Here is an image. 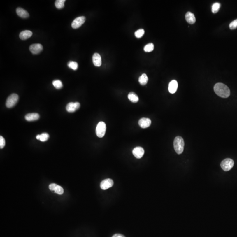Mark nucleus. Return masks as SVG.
Masks as SVG:
<instances>
[{
	"mask_svg": "<svg viewBox=\"0 0 237 237\" xmlns=\"http://www.w3.org/2000/svg\"><path fill=\"white\" fill-rule=\"evenodd\" d=\"M214 91L216 94L223 98H227L230 95V90L227 86L223 83H217L214 87Z\"/></svg>",
	"mask_w": 237,
	"mask_h": 237,
	"instance_id": "nucleus-1",
	"label": "nucleus"
},
{
	"mask_svg": "<svg viewBox=\"0 0 237 237\" xmlns=\"http://www.w3.org/2000/svg\"><path fill=\"white\" fill-rule=\"evenodd\" d=\"M174 150L178 154H181L184 151L185 142L182 137L177 136L173 141Z\"/></svg>",
	"mask_w": 237,
	"mask_h": 237,
	"instance_id": "nucleus-2",
	"label": "nucleus"
},
{
	"mask_svg": "<svg viewBox=\"0 0 237 237\" xmlns=\"http://www.w3.org/2000/svg\"><path fill=\"white\" fill-rule=\"evenodd\" d=\"M19 96L16 94H13L8 98L6 101V106L8 108L13 107L19 100Z\"/></svg>",
	"mask_w": 237,
	"mask_h": 237,
	"instance_id": "nucleus-3",
	"label": "nucleus"
},
{
	"mask_svg": "<svg viewBox=\"0 0 237 237\" xmlns=\"http://www.w3.org/2000/svg\"><path fill=\"white\" fill-rule=\"evenodd\" d=\"M106 130V126L104 122H99L96 128V134L99 138H101L105 136Z\"/></svg>",
	"mask_w": 237,
	"mask_h": 237,
	"instance_id": "nucleus-4",
	"label": "nucleus"
},
{
	"mask_svg": "<svg viewBox=\"0 0 237 237\" xmlns=\"http://www.w3.org/2000/svg\"><path fill=\"white\" fill-rule=\"evenodd\" d=\"M234 165V162L232 159L229 158L224 159L220 164L221 168L225 171H228L231 170L233 167Z\"/></svg>",
	"mask_w": 237,
	"mask_h": 237,
	"instance_id": "nucleus-5",
	"label": "nucleus"
},
{
	"mask_svg": "<svg viewBox=\"0 0 237 237\" xmlns=\"http://www.w3.org/2000/svg\"><path fill=\"white\" fill-rule=\"evenodd\" d=\"M86 21L85 16H80L76 18L72 23V27L73 29H77L80 27Z\"/></svg>",
	"mask_w": 237,
	"mask_h": 237,
	"instance_id": "nucleus-6",
	"label": "nucleus"
},
{
	"mask_svg": "<svg viewBox=\"0 0 237 237\" xmlns=\"http://www.w3.org/2000/svg\"><path fill=\"white\" fill-rule=\"evenodd\" d=\"M80 107V104L78 102H70L66 106V109L69 113H74Z\"/></svg>",
	"mask_w": 237,
	"mask_h": 237,
	"instance_id": "nucleus-7",
	"label": "nucleus"
},
{
	"mask_svg": "<svg viewBox=\"0 0 237 237\" xmlns=\"http://www.w3.org/2000/svg\"><path fill=\"white\" fill-rule=\"evenodd\" d=\"M43 47L41 44H34L31 45L29 49L32 54L34 55L38 54L43 50Z\"/></svg>",
	"mask_w": 237,
	"mask_h": 237,
	"instance_id": "nucleus-8",
	"label": "nucleus"
},
{
	"mask_svg": "<svg viewBox=\"0 0 237 237\" xmlns=\"http://www.w3.org/2000/svg\"><path fill=\"white\" fill-rule=\"evenodd\" d=\"M113 184V181L111 179H106L101 181L100 184V187L102 190H107L112 187Z\"/></svg>",
	"mask_w": 237,
	"mask_h": 237,
	"instance_id": "nucleus-9",
	"label": "nucleus"
},
{
	"mask_svg": "<svg viewBox=\"0 0 237 237\" xmlns=\"http://www.w3.org/2000/svg\"><path fill=\"white\" fill-rule=\"evenodd\" d=\"M133 154L137 159H140L144 155L145 151L143 148L141 147H137L133 150Z\"/></svg>",
	"mask_w": 237,
	"mask_h": 237,
	"instance_id": "nucleus-10",
	"label": "nucleus"
},
{
	"mask_svg": "<svg viewBox=\"0 0 237 237\" xmlns=\"http://www.w3.org/2000/svg\"><path fill=\"white\" fill-rule=\"evenodd\" d=\"M138 124L141 128H148L151 125V120L149 118H142L139 120Z\"/></svg>",
	"mask_w": 237,
	"mask_h": 237,
	"instance_id": "nucleus-11",
	"label": "nucleus"
},
{
	"mask_svg": "<svg viewBox=\"0 0 237 237\" xmlns=\"http://www.w3.org/2000/svg\"><path fill=\"white\" fill-rule=\"evenodd\" d=\"M40 118L39 114L36 113H31L26 115L25 116V119L29 122L34 121L38 120Z\"/></svg>",
	"mask_w": 237,
	"mask_h": 237,
	"instance_id": "nucleus-12",
	"label": "nucleus"
},
{
	"mask_svg": "<svg viewBox=\"0 0 237 237\" xmlns=\"http://www.w3.org/2000/svg\"><path fill=\"white\" fill-rule=\"evenodd\" d=\"M178 88V82L176 80H173L170 82L169 85L168 90L170 93H175L177 92Z\"/></svg>",
	"mask_w": 237,
	"mask_h": 237,
	"instance_id": "nucleus-13",
	"label": "nucleus"
},
{
	"mask_svg": "<svg viewBox=\"0 0 237 237\" xmlns=\"http://www.w3.org/2000/svg\"><path fill=\"white\" fill-rule=\"evenodd\" d=\"M92 61L93 64L95 66L99 67L101 66V56L99 53H95L92 56Z\"/></svg>",
	"mask_w": 237,
	"mask_h": 237,
	"instance_id": "nucleus-14",
	"label": "nucleus"
},
{
	"mask_svg": "<svg viewBox=\"0 0 237 237\" xmlns=\"http://www.w3.org/2000/svg\"><path fill=\"white\" fill-rule=\"evenodd\" d=\"M33 35V33L30 30H26L21 32L20 34V38L22 40H25L30 38Z\"/></svg>",
	"mask_w": 237,
	"mask_h": 237,
	"instance_id": "nucleus-15",
	"label": "nucleus"
},
{
	"mask_svg": "<svg viewBox=\"0 0 237 237\" xmlns=\"http://www.w3.org/2000/svg\"><path fill=\"white\" fill-rule=\"evenodd\" d=\"M185 19L187 22L191 24H194L196 21V19L194 14L191 12H187L185 15Z\"/></svg>",
	"mask_w": 237,
	"mask_h": 237,
	"instance_id": "nucleus-16",
	"label": "nucleus"
},
{
	"mask_svg": "<svg viewBox=\"0 0 237 237\" xmlns=\"http://www.w3.org/2000/svg\"><path fill=\"white\" fill-rule=\"evenodd\" d=\"M16 13L18 16L22 18H27L29 16V14L25 9L21 8H18L16 9Z\"/></svg>",
	"mask_w": 237,
	"mask_h": 237,
	"instance_id": "nucleus-17",
	"label": "nucleus"
},
{
	"mask_svg": "<svg viewBox=\"0 0 237 237\" xmlns=\"http://www.w3.org/2000/svg\"><path fill=\"white\" fill-rule=\"evenodd\" d=\"M148 78L146 74L144 73L141 75L138 79V81L141 85H145L147 84Z\"/></svg>",
	"mask_w": 237,
	"mask_h": 237,
	"instance_id": "nucleus-18",
	"label": "nucleus"
},
{
	"mask_svg": "<svg viewBox=\"0 0 237 237\" xmlns=\"http://www.w3.org/2000/svg\"><path fill=\"white\" fill-rule=\"evenodd\" d=\"M128 98L131 102L133 103H137L138 101L139 98L138 95L134 92H130L128 94Z\"/></svg>",
	"mask_w": 237,
	"mask_h": 237,
	"instance_id": "nucleus-19",
	"label": "nucleus"
},
{
	"mask_svg": "<svg viewBox=\"0 0 237 237\" xmlns=\"http://www.w3.org/2000/svg\"><path fill=\"white\" fill-rule=\"evenodd\" d=\"M66 0H57L55 1V6L56 8L58 9H62L64 8L65 5L64 3Z\"/></svg>",
	"mask_w": 237,
	"mask_h": 237,
	"instance_id": "nucleus-20",
	"label": "nucleus"
},
{
	"mask_svg": "<svg viewBox=\"0 0 237 237\" xmlns=\"http://www.w3.org/2000/svg\"><path fill=\"white\" fill-rule=\"evenodd\" d=\"M53 85L54 87L57 89H60L63 87L62 82L61 80H54L52 82Z\"/></svg>",
	"mask_w": 237,
	"mask_h": 237,
	"instance_id": "nucleus-21",
	"label": "nucleus"
},
{
	"mask_svg": "<svg viewBox=\"0 0 237 237\" xmlns=\"http://www.w3.org/2000/svg\"><path fill=\"white\" fill-rule=\"evenodd\" d=\"M220 3L218 2H216L214 3L212 7V12L213 13H216L218 12L220 8Z\"/></svg>",
	"mask_w": 237,
	"mask_h": 237,
	"instance_id": "nucleus-22",
	"label": "nucleus"
},
{
	"mask_svg": "<svg viewBox=\"0 0 237 237\" xmlns=\"http://www.w3.org/2000/svg\"><path fill=\"white\" fill-rule=\"evenodd\" d=\"M154 46L153 44L152 43H149L144 47V50L146 52H150L154 50Z\"/></svg>",
	"mask_w": 237,
	"mask_h": 237,
	"instance_id": "nucleus-23",
	"label": "nucleus"
},
{
	"mask_svg": "<svg viewBox=\"0 0 237 237\" xmlns=\"http://www.w3.org/2000/svg\"><path fill=\"white\" fill-rule=\"evenodd\" d=\"M68 66L70 68L73 70H76L78 69V64L76 62L69 61L68 63Z\"/></svg>",
	"mask_w": 237,
	"mask_h": 237,
	"instance_id": "nucleus-24",
	"label": "nucleus"
},
{
	"mask_svg": "<svg viewBox=\"0 0 237 237\" xmlns=\"http://www.w3.org/2000/svg\"><path fill=\"white\" fill-rule=\"evenodd\" d=\"M144 34H145V30L142 29H138L137 31H136L135 32L134 34L137 38H140L144 35Z\"/></svg>",
	"mask_w": 237,
	"mask_h": 237,
	"instance_id": "nucleus-25",
	"label": "nucleus"
},
{
	"mask_svg": "<svg viewBox=\"0 0 237 237\" xmlns=\"http://www.w3.org/2000/svg\"><path fill=\"white\" fill-rule=\"evenodd\" d=\"M49 138V135L47 133H43L40 135V140L42 142L47 141Z\"/></svg>",
	"mask_w": 237,
	"mask_h": 237,
	"instance_id": "nucleus-26",
	"label": "nucleus"
},
{
	"mask_svg": "<svg viewBox=\"0 0 237 237\" xmlns=\"http://www.w3.org/2000/svg\"><path fill=\"white\" fill-rule=\"evenodd\" d=\"M54 191L55 193L59 194H62L64 192L63 188L59 185L57 186Z\"/></svg>",
	"mask_w": 237,
	"mask_h": 237,
	"instance_id": "nucleus-27",
	"label": "nucleus"
},
{
	"mask_svg": "<svg viewBox=\"0 0 237 237\" xmlns=\"http://www.w3.org/2000/svg\"><path fill=\"white\" fill-rule=\"evenodd\" d=\"M229 28L231 29H234L237 28V19L234 20L230 23Z\"/></svg>",
	"mask_w": 237,
	"mask_h": 237,
	"instance_id": "nucleus-28",
	"label": "nucleus"
},
{
	"mask_svg": "<svg viewBox=\"0 0 237 237\" xmlns=\"http://www.w3.org/2000/svg\"><path fill=\"white\" fill-rule=\"evenodd\" d=\"M6 145V141L2 136H0V148L2 149Z\"/></svg>",
	"mask_w": 237,
	"mask_h": 237,
	"instance_id": "nucleus-29",
	"label": "nucleus"
},
{
	"mask_svg": "<svg viewBox=\"0 0 237 237\" xmlns=\"http://www.w3.org/2000/svg\"><path fill=\"white\" fill-rule=\"evenodd\" d=\"M58 185L55 184H51L49 185V188L51 191H55V188Z\"/></svg>",
	"mask_w": 237,
	"mask_h": 237,
	"instance_id": "nucleus-30",
	"label": "nucleus"
},
{
	"mask_svg": "<svg viewBox=\"0 0 237 237\" xmlns=\"http://www.w3.org/2000/svg\"><path fill=\"white\" fill-rule=\"evenodd\" d=\"M112 237H125L124 236L123 234H114Z\"/></svg>",
	"mask_w": 237,
	"mask_h": 237,
	"instance_id": "nucleus-31",
	"label": "nucleus"
},
{
	"mask_svg": "<svg viewBox=\"0 0 237 237\" xmlns=\"http://www.w3.org/2000/svg\"><path fill=\"white\" fill-rule=\"evenodd\" d=\"M36 138L37 140H40V135H36Z\"/></svg>",
	"mask_w": 237,
	"mask_h": 237,
	"instance_id": "nucleus-32",
	"label": "nucleus"
}]
</instances>
